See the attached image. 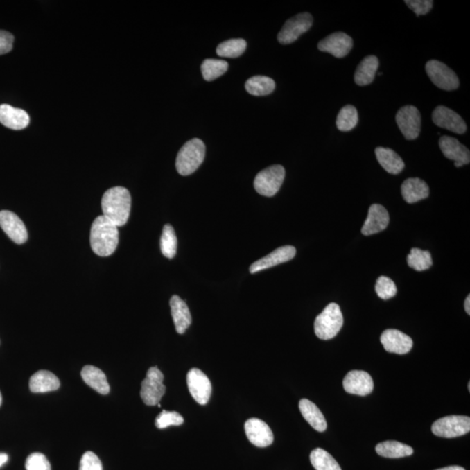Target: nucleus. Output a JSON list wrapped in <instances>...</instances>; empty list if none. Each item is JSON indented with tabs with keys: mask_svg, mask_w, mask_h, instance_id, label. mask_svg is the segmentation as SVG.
<instances>
[{
	"mask_svg": "<svg viewBox=\"0 0 470 470\" xmlns=\"http://www.w3.org/2000/svg\"><path fill=\"white\" fill-rule=\"evenodd\" d=\"M131 202L130 193L125 187L108 189L101 200L103 216L118 227L124 226L130 216Z\"/></svg>",
	"mask_w": 470,
	"mask_h": 470,
	"instance_id": "f257e3e1",
	"label": "nucleus"
},
{
	"mask_svg": "<svg viewBox=\"0 0 470 470\" xmlns=\"http://www.w3.org/2000/svg\"><path fill=\"white\" fill-rule=\"evenodd\" d=\"M90 243L98 256H110L118 247V227L103 216L97 217L92 224Z\"/></svg>",
	"mask_w": 470,
	"mask_h": 470,
	"instance_id": "f03ea898",
	"label": "nucleus"
},
{
	"mask_svg": "<svg viewBox=\"0 0 470 470\" xmlns=\"http://www.w3.org/2000/svg\"><path fill=\"white\" fill-rule=\"evenodd\" d=\"M206 146L202 139H193L180 148L176 158V169L180 175H192L202 164Z\"/></svg>",
	"mask_w": 470,
	"mask_h": 470,
	"instance_id": "7ed1b4c3",
	"label": "nucleus"
},
{
	"mask_svg": "<svg viewBox=\"0 0 470 470\" xmlns=\"http://www.w3.org/2000/svg\"><path fill=\"white\" fill-rule=\"evenodd\" d=\"M342 325L343 315L339 305L330 303L315 319V335L322 340L333 339L342 329Z\"/></svg>",
	"mask_w": 470,
	"mask_h": 470,
	"instance_id": "20e7f679",
	"label": "nucleus"
},
{
	"mask_svg": "<svg viewBox=\"0 0 470 470\" xmlns=\"http://www.w3.org/2000/svg\"><path fill=\"white\" fill-rule=\"evenodd\" d=\"M285 169L281 165H274L262 170L255 177L254 189L261 195L272 197L280 190L285 179Z\"/></svg>",
	"mask_w": 470,
	"mask_h": 470,
	"instance_id": "39448f33",
	"label": "nucleus"
},
{
	"mask_svg": "<svg viewBox=\"0 0 470 470\" xmlns=\"http://www.w3.org/2000/svg\"><path fill=\"white\" fill-rule=\"evenodd\" d=\"M164 376L157 367H152L146 373V377L141 383V397L148 406H156L166 393V386L163 384Z\"/></svg>",
	"mask_w": 470,
	"mask_h": 470,
	"instance_id": "423d86ee",
	"label": "nucleus"
},
{
	"mask_svg": "<svg viewBox=\"0 0 470 470\" xmlns=\"http://www.w3.org/2000/svg\"><path fill=\"white\" fill-rule=\"evenodd\" d=\"M439 437L455 438L469 433L470 418L464 415H449L434 422L431 428Z\"/></svg>",
	"mask_w": 470,
	"mask_h": 470,
	"instance_id": "0eeeda50",
	"label": "nucleus"
},
{
	"mask_svg": "<svg viewBox=\"0 0 470 470\" xmlns=\"http://www.w3.org/2000/svg\"><path fill=\"white\" fill-rule=\"evenodd\" d=\"M426 71L432 82L440 89L452 91L459 87L460 81L458 75L441 61L429 60L426 64Z\"/></svg>",
	"mask_w": 470,
	"mask_h": 470,
	"instance_id": "6e6552de",
	"label": "nucleus"
},
{
	"mask_svg": "<svg viewBox=\"0 0 470 470\" xmlns=\"http://www.w3.org/2000/svg\"><path fill=\"white\" fill-rule=\"evenodd\" d=\"M313 25V17L308 12L299 13L288 20L278 34V42L288 45L299 39L302 34L308 32Z\"/></svg>",
	"mask_w": 470,
	"mask_h": 470,
	"instance_id": "1a4fd4ad",
	"label": "nucleus"
},
{
	"mask_svg": "<svg viewBox=\"0 0 470 470\" xmlns=\"http://www.w3.org/2000/svg\"><path fill=\"white\" fill-rule=\"evenodd\" d=\"M396 121L401 134L408 141L418 138L421 132V117L420 112L413 105H406L397 112Z\"/></svg>",
	"mask_w": 470,
	"mask_h": 470,
	"instance_id": "9d476101",
	"label": "nucleus"
},
{
	"mask_svg": "<svg viewBox=\"0 0 470 470\" xmlns=\"http://www.w3.org/2000/svg\"><path fill=\"white\" fill-rule=\"evenodd\" d=\"M187 387L191 396L200 405L209 403L212 394V385L209 377L202 370L193 367L186 376Z\"/></svg>",
	"mask_w": 470,
	"mask_h": 470,
	"instance_id": "9b49d317",
	"label": "nucleus"
},
{
	"mask_svg": "<svg viewBox=\"0 0 470 470\" xmlns=\"http://www.w3.org/2000/svg\"><path fill=\"white\" fill-rule=\"evenodd\" d=\"M432 120L437 127L447 129L455 134H463L467 131V125L461 116L444 105H439L435 109Z\"/></svg>",
	"mask_w": 470,
	"mask_h": 470,
	"instance_id": "f8f14e48",
	"label": "nucleus"
},
{
	"mask_svg": "<svg viewBox=\"0 0 470 470\" xmlns=\"http://www.w3.org/2000/svg\"><path fill=\"white\" fill-rule=\"evenodd\" d=\"M353 47L352 37L344 33L330 34L318 44V49L322 52L332 54L333 56L342 59L350 53Z\"/></svg>",
	"mask_w": 470,
	"mask_h": 470,
	"instance_id": "ddd939ff",
	"label": "nucleus"
},
{
	"mask_svg": "<svg viewBox=\"0 0 470 470\" xmlns=\"http://www.w3.org/2000/svg\"><path fill=\"white\" fill-rule=\"evenodd\" d=\"M343 388L347 393L365 397L372 393L374 381L365 371L353 370L344 378Z\"/></svg>",
	"mask_w": 470,
	"mask_h": 470,
	"instance_id": "4468645a",
	"label": "nucleus"
},
{
	"mask_svg": "<svg viewBox=\"0 0 470 470\" xmlns=\"http://www.w3.org/2000/svg\"><path fill=\"white\" fill-rule=\"evenodd\" d=\"M0 227L13 243L23 244L28 239V233H27L25 224L15 213L6 210L1 211Z\"/></svg>",
	"mask_w": 470,
	"mask_h": 470,
	"instance_id": "2eb2a0df",
	"label": "nucleus"
},
{
	"mask_svg": "<svg viewBox=\"0 0 470 470\" xmlns=\"http://www.w3.org/2000/svg\"><path fill=\"white\" fill-rule=\"evenodd\" d=\"M245 432L252 444L259 448H266L274 442V434L265 421L258 418H251L245 424Z\"/></svg>",
	"mask_w": 470,
	"mask_h": 470,
	"instance_id": "dca6fc26",
	"label": "nucleus"
},
{
	"mask_svg": "<svg viewBox=\"0 0 470 470\" xmlns=\"http://www.w3.org/2000/svg\"><path fill=\"white\" fill-rule=\"evenodd\" d=\"M381 342L385 350L397 355H405L412 349L413 340L397 329H387L381 333Z\"/></svg>",
	"mask_w": 470,
	"mask_h": 470,
	"instance_id": "f3484780",
	"label": "nucleus"
},
{
	"mask_svg": "<svg viewBox=\"0 0 470 470\" xmlns=\"http://www.w3.org/2000/svg\"><path fill=\"white\" fill-rule=\"evenodd\" d=\"M296 254L295 247L292 246H284L277 248L272 251L271 254L267 255L261 260L254 262L251 265L250 271L251 274L265 270L269 268L275 267L279 264L284 263L294 259Z\"/></svg>",
	"mask_w": 470,
	"mask_h": 470,
	"instance_id": "a211bd4d",
	"label": "nucleus"
},
{
	"mask_svg": "<svg viewBox=\"0 0 470 470\" xmlns=\"http://www.w3.org/2000/svg\"><path fill=\"white\" fill-rule=\"evenodd\" d=\"M388 223L390 216L387 209L379 204H374L369 207V214L362 228V233L366 236L380 233L386 229Z\"/></svg>",
	"mask_w": 470,
	"mask_h": 470,
	"instance_id": "6ab92c4d",
	"label": "nucleus"
},
{
	"mask_svg": "<svg viewBox=\"0 0 470 470\" xmlns=\"http://www.w3.org/2000/svg\"><path fill=\"white\" fill-rule=\"evenodd\" d=\"M0 123L12 130H22L29 125L30 118L25 110L3 104L0 105Z\"/></svg>",
	"mask_w": 470,
	"mask_h": 470,
	"instance_id": "aec40b11",
	"label": "nucleus"
},
{
	"mask_svg": "<svg viewBox=\"0 0 470 470\" xmlns=\"http://www.w3.org/2000/svg\"><path fill=\"white\" fill-rule=\"evenodd\" d=\"M439 146L446 158L455 162L462 163L463 166L470 162L469 150L455 138L442 136L439 141Z\"/></svg>",
	"mask_w": 470,
	"mask_h": 470,
	"instance_id": "412c9836",
	"label": "nucleus"
},
{
	"mask_svg": "<svg viewBox=\"0 0 470 470\" xmlns=\"http://www.w3.org/2000/svg\"><path fill=\"white\" fill-rule=\"evenodd\" d=\"M170 308H171L176 331L180 335H182L192 323V316H191L189 306L179 296L173 295L170 299Z\"/></svg>",
	"mask_w": 470,
	"mask_h": 470,
	"instance_id": "4be33fe9",
	"label": "nucleus"
},
{
	"mask_svg": "<svg viewBox=\"0 0 470 470\" xmlns=\"http://www.w3.org/2000/svg\"><path fill=\"white\" fill-rule=\"evenodd\" d=\"M401 194L405 202L413 204L428 198L429 187L428 184L419 178H410L401 185Z\"/></svg>",
	"mask_w": 470,
	"mask_h": 470,
	"instance_id": "5701e85b",
	"label": "nucleus"
},
{
	"mask_svg": "<svg viewBox=\"0 0 470 470\" xmlns=\"http://www.w3.org/2000/svg\"><path fill=\"white\" fill-rule=\"evenodd\" d=\"M29 387L33 393H46L59 390L60 381L50 371L40 370L30 378Z\"/></svg>",
	"mask_w": 470,
	"mask_h": 470,
	"instance_id": "b1692460",
	"label": "nucleus"
},
{
	"mask_svg": "<svg viewBox=\"0 0 470 470\" xmlns=\"http://www.w3.org/2000/svg\"><path fill=\"white\" fill-rule=\"evenodd\" d=\"M299 411L313 428L316 431L324 432L328 427L324 415L319 408L308 399H302L299 403Z\"/></svg>",
	"mask_w": 470,
	"mask_h": 470,
	"instance_id": "393cba45",
	"label": "nucleus"
},
{
	"mask_svg": "<svg viewBox=\"0 0 470 470\" xmlns=\"http://www.w3.org/2000/svg\"><path fill=\"white\" fill-rule=\"evenodd\" d=\"M81 377L88 386L91 387L98 393L107 394L110 392V386L107 376L103 371L94 366H85L81 371Z\"/></svg>",
	"mask_w": 470,
	"mask_h": 470,
	"instance_id": "a878e982",
	"label": "nucleus"
},
{
	"mask_svg": "<svg viewBox=\"0 0 470 470\" xmlns=\"http://www.w3.org/2000/svg\"><path fill=\"white\" fill-rule=\"evenodd\" d=\"M376 155L380 165L391 175H398L405 168L404 162L394 150L385 148H377Z\"/></svg>",
	"mask_w": 470,
	"mask_h": 470,
	"instance_id": "bb28decb",
	"label": "nucleus"
},
{
	"mask_svg": "<svg viewBox=\"0 0 470 470\" xmlns=\"http://www.w3.org/2000/svg\"><path fill=\"white\" fill-rule=\"evenodd\" d=\"M379 67V60L374 55L364 58L355 73V82L360 87H365L373 82Z\"/></svg>",
	"mask_w": 470,
	"mask_h": 470,
	"instance_id": "cd10ccee",
	"label": "nucleus"
},
{
	"mask_svg": "<svg viewBox=\"0 0 470 470\" xmlns=\"http://www.w3.org/2000/svg\"><path fill=\"white\" fill-rule=\"evenodd\" d=\"M376 451L378 455L387 458H406L413 455L414 449L410 446L396 441H387L377 444Z\"/></svg>",
	"mask_w": 470,
	"mask_h": 470,
	"instance_id": "c85d7f7f",
	"label": "nucleus"
},
{
	"mask_svg": "<svg viewBox=\"0 0 470 470\" xmlns=\"http://www.w3.org/2000/svg\"><path fill=\"white\" fill-rule=\"evenodd\" d=\"M245 87H246L247 93L254 96H265L274 92L275 83L271 78L258 75V76L250 78Z\"/></svg>",
	"mask_w": 470,
	"mask_h": 470,
	"instance_id": "c756f323",
	"label": "nucleus"
},
{
	"mask_svg": "<svg viewBox=\"0 0 470 470\" xmlns=\"http://www.w3.org/2000/svg\"><path fill=\"white\" fill-rule=\"evenodd\" d=\"M310 462L315 470H342L336 460L322 449H313L310 454Z\"/></svg>",
	"mask_w": 470,
	"mask_h": 470,
	"instance_id": "7c9ffc66",
	"label": "nucleus"
},
{
	"mask_svg": "<svg viewBox=\"0 0 470 470\" xmlns=\"http://www.w3.org/2000/svg\"><path fill=\"white\" fill-rule=\"evenodd\" d=\"M358 112L353 105H347L340 109L336 119V127L342 132H349L358 123Z\"/></svg>",
	"mask_w": 470,
	"mask_h": 470,
	"instance_id": "2f4dec72",
	"label": "nucleus"
},
{
	"mask_svg": "<svg viewBox=\"0 0 470 470\" xmlns=\"http://www.w3.org/2000/svg\"><path fill=\"white\" fill-rule=\"evenodd\" d=\"M247 49V42L243 39H233L220 43L218 46L216 53L218 56L223 58H238L245 52Z\"/></svg>",
	"mask_w": 470,
	"mask_h": 470,
	"instance_id": "473e14b6",
	"label": "nucleus"
},
{
	"mask_svg": "<svg viewBox=\"0 0 470 470\" xmlns=\"http://www.w3.org/2000/svg\"><path fill=\"white\" fill-rule=\"evenodd\" d=\"M228 70V63L223 60L207 59L202 64V73L204 80L213 81L223 76Z\"/></svg>",
	"mask_w": 470,
	"mask_h": 470,
	"instance_id": "72a5a7b5",
	"label": "nucleus"
},
{
	"mask_svg": "<svg viewBox=\"0 0 470 470\" xmlns=\"http://www.w3.org/2000/svg\"><path fill=\"white\" fill-rule=\"evenodd\" d=\"M407 261L411 268L419 272L427 270L433 265L431 254L419 248H412L410 254L408 255Z\"/></svg>",
	"mask_w": 470,
	"mask_h": 470,
	"instance_id": "f704fd0d",
	"label": "nucleus"
},
{
	"mask_svg": "<svg viewBox=\"0 0 470 470\" xmlns=\"http://www.w3.org/2000/svg\"><path fill=\"white\" fill-rule=\"evenodd\" d=\"M177 237L175 229L171 225H165L163 227L162 235L161 238L162 253L165 257L173 259L175 256L177 252Z\"/></svg>",
	"mask_w": 470,
	"mask_h": 470,
	"instance_id": "c9c22d12",
	"label": "nucleus"
},
{
	"mask_svg": "<svg viewBox=\"0 0 470 470\" xmlns=\"http://www.w3.org/2000/svg\"><path fill=\"white\" fill-rule=\"evenodd\" d=\"M376 292L381 299H388L397 295V288L390 278L380 277L376 281Z\"/></svg>",
	"mask_w": 470,
	"mask_h": 470,
	"instance_id": "e433bc0d",
	"label": "nucleus"
},
{
	"mask_svg": "<svg viewBox=\"0 0 470 470\" xmlns=\"http://www.w3.org/2000/svg\"><path fill=\"white\" fill-rule=\"evenodd\" d=\"M184 422L182 415L177 412L163 410L161 414L157 417L155 420L156 427L159 429L166 428L170 426H180Z\"/></svg>",
	"mask_w": 470,
	"mask_h": 470,
	"instance_id": "4c0bfd02",
	"label": "nucleus"
},
{
	"mask_svg": "<svg viewBox=\"0 0 470 470\" xmlns=\"http://www.w3.org/2000/svg\"><path fill=\"white\" fill-rule=\"evenodd\" d=\"M26 470H52L51 464L46 458V455L42 453H33L26 459Z\"/></svg>",
	"mask_w": 470,
	"mask_h": 470,
	"instance_id": "58836bf2",
	"label": "nucleus"
},
{
	"mask_svg": "<svg viewBox=\"0 0 470 470\" xmlns=\"http://www.w3.org/2000/svg\"><path fill=\"white\" fill-rule=\"evenodd\" d=\"M80 470H103L100 458L94 452L85 453L80 460Z\"/></svg>",
	"mask_w": 470,
	"mask_h": 470,
	"instance_id": "ea45409f",
	"label": "nucleus"
},
{
	"mask_svg": "<svg viewBox=\"0 0 470 470\" xmlns=\"http://www.w3.org/2000/svg\"><path fill=\"white\" fill-rule=\"evenodd\" d=\"M408 8L413 11L417 16L427 15L432 8L434 2L431 0H406L405 1Z\"/></svg>",
	"mask_w": 470,
	"mask_h": 470,
	"instance_id": "a19ab883",
	"label": "nucleus"
},
{
	"mask_svg": "<svg viewBox=\"0 0 470 470\" xmlns=\"http://www.w3.org/2000/svg\"><path fill=\"white\" fill-rule=\"evenodd\" d=\"M15 37L6 31L0 30V55L11 52Z\"/></svg>",
	"mask_w": 470,
	"mask_h": 470,
	"instance_id": "79ce46f5",
	"label": "nucleus"
},
{
	"mask_svg": "<svg viewBox=\"0 0 470 470\" xmlns=\"http://www.w3.org/2000/svg\"><path fill=\"white\" fill-rule=\"evenodd\" d=\"M8 461V455L5 453H0V467L5 464Z\"/></svg>",
	"mask_w": 470,
	"mask_h": 470,
	"instance_id": "37998d69",
	"label": "nucleus"
},
{
	"mask_svg": "<svg viewBox=\"0 0 470 470\" xmlns=\"http://www.w3.org/2000/svg\"><path fill=\"white\" fill-rule=\"evenodd\" d=\"M437 470H465V469L460 466H449Z\"/></svg>",
	"mask_w": 470,
	"mask_h": 470,
	"instance_id": "c03bdc74",
	"label": "nucleus"
},
{
	"mask_svg": "<svg viewBox=\"0 0 470 470\" xmlns=\"http://www.w3.org/2000/svg\"><path fill=\"white\" fill-rule=\"evenodd\" d=\"M464 308L465 311L468 315H470V296L468 295V297L466 298L465 299V303H464Z\"/></svg>",
	"mask_w": 470,
	"mask_h": 470,
	"instance_id": "a18cd8bd",
	"label": "nucleus"
},
{
	"mask_svg": "<svg viewBox=\"0 0 470 470\" xmlns=\"http://www.w3.org/2000/svg\"><path fill=\"white\" fill-rule=\"evenodd\" d=\"M462 166L463 165L462 164V163L455 162V168H461V166Z\"/></svg>",
	"mask_w": 470,
	"mask_h": 470,
	"instance_id": "49530a36",
	"label": "nucleus"
},
{
	"mask_svg": "<svg viewBox=\"0 0 470 470\" xmlns=\"http://www.w3.org/2000/svg\"><path fill=\"white\" fill-rule=\"evenodd\" d=\"M1 404H2V394L1 392H0V406H1Z\"/></svg>",
	"mask_w": 470,
	"mask_h": 470,
	"instance_id": "de8ad7c7",
	"label": "nucleus"
},
{
	"mask_svg": "<svg viewBox=\"0 0 470 470\" xmlns=\"http://www.w3.org/2000/svg\"><path fill=\"white\" fill-rule=\"evenodd\" d=\"M469 391H470V383H469Z\"/></svg>",
	"mask_w": 470,
	"mask_h": 470,
	"instance_id": "09e8293b",
	"label": "nucleus"
}]
</instances>
